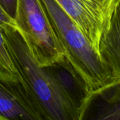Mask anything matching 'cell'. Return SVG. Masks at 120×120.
<instances>
[{"label":"cell","mask_w":120,"mask_h":120,"mask_svg":"<svg viewBox=\"0 0 120 120\" xmlns=\"http://www.w3.org/2000/svg\"><path fill=\"white\" fill-rule=\"evenodd\" d=\"M76 24L98 53V45L107 30L119 0H55Z\"/></svg>","instance_id":"cell-4"},{"label":"cell","mask_w":120,"mask_h":120,"mask_svg":"<svg viewBox=\"0 0 120 120\" xmlns=\"http://www.w3.org/2000/svg\"><path fill=\"white\" fill-rule=\"evenodd\" d=\"M56 83L64 95L80 113L91 93L86 82L66 56L42 67Z\"/></svg>","instance_id":"cell-6"},{"label":"cell","mask_w":120,"mask_h":120,"mask_svg":"<svg viewBox=\"0 0 120 120\" xmlns=\"http://www.w3.org/2000/svg\"><path fill=\"white\" fill-rule=\"evenodd\" d=\"M14 21L40 67L51 64L65 56L40 0H19Z\"/></svg>","instance_id":"cell-3"},{"label":"cell","mask_w":120,"mask_h":120,"mask_svg":"<svg viewBox=\"0 0 120 120\" xmlns=\"http://www.w3.org/2000/svg\"><path fill=\"white\" fill-rule=\"evenodd\" d=\"M98 54L116 81L120 83V9L117 7L107 30L102 35Z\"/></svg>","instance_id":"cell-8"},{"label":"cell","mask_w":120,"mask_h":120,"mask_svg":"<svg viewBox=\"0 0 120 120\" xmlns=\"http://www.w3.org/2000/svg\"><path fill=\"white\" fill-rule=\"evenodd\" d=\"M18 1L19 0H0V7L14 21L16 15Z\"/></svg>","instance_id":"cell-10"},{"label":"cell","mask_w":120,"mask_h":120,"mask_svg":"<svg viewBox=\"0 0 120 120\" xmlns=\"http://www.w3.org/2000/svg\"><path fill=\"white\" fill-rule=\"evenodd\" d=\"M119 3H120V0H119ZM118 5H119V4H118Z\"/></svg>","instance_id":"cell-13"},{"label":"cell","mask_w":120,"mask_h":120,"mask_svg":"<svg viewBox=\"0 0 120 120\" xmlns=\"http://www.w3.org/2000/svg\"><path fill=\"white\" fill-rule=\"evenodd\" d=\"M40 2L65 56L83 78L90 92L119 83L87 38L55 0Z\"/></svg>","instance_id":"cell-2"},{"label":"cell","mask_w":120,"mask_h":120,"mask_svg":"<svg viewBox=\"0 0 120 120\" xmlns=\"http://www.w3.org/2000/svg\"><path fill=\"white\" fill-rule=\"evenodd\" d=\"M17 75L47 120H77L79 112L31 54L19 30L2 27Z\"/></svg>","instance_id":"cell-1"},{"label":"cell","mask_w":120,"mask_h":120,"mask_svg":"<svg viewBox=\"0 0 120 120\" xmlns=\"http://www.w3.org/2000/svg\"><path fill=\"white\" fill-rule=\"evenodd\" d=\"M0 120H47L19 76L0 69Z\"/></svg>","instance_id":"cell-5"},{"label":"cell","mask_w":120,"mask_h":120,"mask_svg":"<svg viewBox=\"0 0 120 120\" xmlns=\"http://www.w3.org/2000/svg\"><path fill=\"white\" fill-rule=\"evenodd\" d=\"M0 69L17 75L1 26H0Z\"/></svg>","instance_id":"cell-9"},{"label":"cell","mask_w":120,"mask_h":120,"mask_svg":"<svg viewBox=\"0 0 120 120\" xmlns=\"http://www.w3.org/2000/svg\"><path fill=\"white\" fill-rule=\"evenodd\" d=\"M77 120H120V83L91 92Z\"/></svg>","instance_id":"cell-7"},{"label":"cell","mask_w":120,"mask_h":120,"mask_svg":"<svg viewBox=\"0 0 120 120\" xmlns=\"http://www.w3.org/2000/svg\"><path fill=\"white\" fill-rule=\"evenodd\" d=\"M117 7H119V9H120V3H119V5H118V6H117Z\"/></svg>","instance_id":"cell-12"},{"label":"cell","mask_w":120,"mask_h":120,"mask_svg":"<svg viewBox=\"0 0 120 120\" xmlns=\"http://www.w3.org/2000/svg\"><path fill=\"white\" fill-rule=\"evenodd\" d=\"M0 26L2 27L9 26L17 29V26L16 24V22L4 11V10L2 9L1 7H0Z\"/></svg>","instance_id":"cell-11"}]
</instances>
